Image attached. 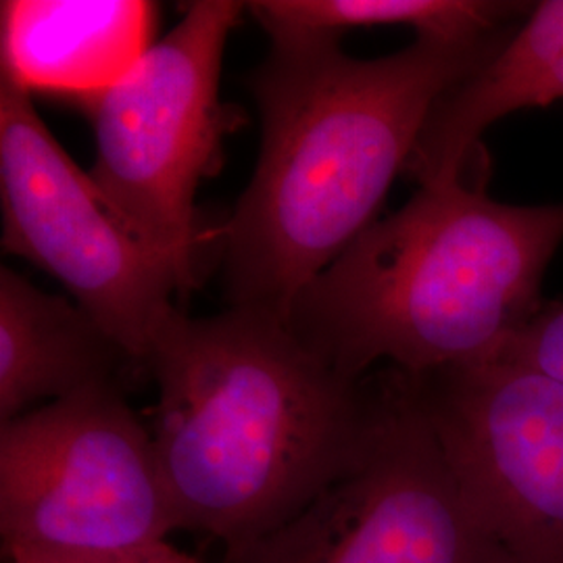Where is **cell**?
Masks as SVG:
<instances>
[{"mask_svg":"<svg viewBox=\"0 0 563 563\" xmlns=\"http://www.w3.org/2000/svg\"><path fill=\"white\" fill-rule=\"evenodd\" d=\"M501 357L563 383V302H544L539 316L509 342Z\"/></svg>","mask_w":563,"mask_h":563,"instance_id":"obj_13","label":"cell"},{"mask_svg":"<svg viewBox=\"0 0 563 563\" xmlns=\"http://www.w3.org/2000/svg\"><path fill=\"white\" fill-rule=\"evenodd\" d=\"M180 520L153 434L102 384L0 423L2 551L115 555L165 543Z\"/></svg>","mask_w":563,"mask_h":563,"instance_id":"obj_5","label":"cell"},{"mask_svg":"<svg viewBox=\"0 0 563 563\" xmlns=\"http://www.w3.org/2000/svg\"><path fill=\"white\" fill-rule=\"evenodd\" d=\"M514 27L416 38L380 59L349 57L339 41L272 42L246 78L262 115L257 167L220 232L228 305L288 322L302 288L374 223L432 107Z\"/></svg>","mask_w":563,"mask_h":563,"instance_id":"obj_1","label":"cell"},{"mask_svg":"<svg viewBox=\"0 0 563 563\" xmlns=\"http://www.w3.org/2000/svg\"><path fill=\"white\" fill-rule=\"evenodd\" d=\"M159 386L155 449L180 530L225 549L295 518L360 455L378 374L346 378L280 318L174 309L146 362Z\"/></svg>","mask_w":563,"mask_h":563,"instance_id":"obj_2","label":"cell"},{"mask_svg":"<svg viewBox=\"0 0 563 563\" xmlns=\"http://www.w3.org/2000/svg\"><path fill=\"white\" fill-rule=\"evenodd\" d=\"M532 7L488 0H255L246 11L272 42L339 41L360 27L401 25L416 38L483 41Z\"/></svg>","mask_w":563,"mask_h":563,"instance_id":"obj_12","label":"cell"},{"mask_svg":"<svg viewBox=\"0 0 563 563\" xmlns=\"http://www.w3.org/2000/svg\"><path fill=\"white\" fill-rule=\"evenodd\" d=\"M155 23L142 0H2L0 78L86 104L141 63Z\"/></svg>","mask_w":563,"mask_h":563,"instance_id":"obj_9","label":"cell"},{"mask_svg":"<svg viewBox=\"0 0 563 563\" xmlns=\"http://www.w3.org/2000/svg\"><path fill=\"white\" fill-rule=\"evenodd\" d=\"M4 558L7 563H197L167 541L115 555H57L41 551H11L4 553Z\"/></svg>","mask_w":563,"mask_h":563,"instance_id":"obj_14","label":"cell"},{"mask_svg":"<svg viewBox=\"0 0 563 563\" xmlns=\"http://www.w3.org/2000/svg\"><path fill=\"white\" fill-rule=\"evenodd\" d=\"M142 369L80 305L0 269V423ZM144 372V369H142Z\"/></svg>","mask_w":563,"mask_h":563,"instance_id":"obj_11","label":"cell"},{"mask_svg":"<svg viewBox=\"0 0 563 563\" xmlns=\"http://www.w3.org/2000/svg\"><path fill=\"white\" fill-rule=\"evenodd\" d=\"M555 101H563V0H544L437 101L405 172L420 186L463 180L490 125Z\"/></svg>","mask_w":563,"mask_h":563,"instance_id":"obj_10","label":"cell"},{"mask_svg":"<svg viewBox=\"0 0 563 563\" xmlns=\"http://www.w3.org/2000/svg\"><path fill=\"white\" fill-rule=\"evenodd\" d=\"M563 202L507 205L483 181L422 186L302 288L290 330L346 378L376 363L409 376L504 355L544 301Z\"/></svg>","mask_w":563,"mask_h":563,"instance_id":"obj_3","label":"cell"},{"mask_svg":"<svg viewBox=\"0 0 563 563\" xmlns=\"http://www.w3.org/2000/svg\"><path fill=\"white\" fill-rule=\"evenodd\" d=\"M413 378L484 530L511 563H563V383L507 357Z\"/></svg>","mask_w":563,"mask_h":563,"instance_id":"obj_8","label":"cell"},{"mask_svg":"<svg viewBox=\"0 0 563 563\" xmlns=\"http://www.w3.org/2000/svg\"><path fill=\"white\" fill-rule=\"evenodd\" d=\"M2 249L76 297L144 372L180 292L174 269L134 239L41 120L34 99L0 78Z\"/></svg>","mask_w":563,"mask_h":563,"instance_id":"obj_7","label":"cell"},{"mask_svg":"<svg viewBox=\"0 0 563 563\" xmlns=\"http://www.w3.org/2000/svg\"><path fill=\"white\" fill-rule=\"evenodd\" d=\"M222 563H511L465 501L418 380L378 374L360 455L295 518Z\"/></svg>","mask_w":563,"mask_h":563,"instance_id":"obj_6","label":"cell"},{"mask_svg":"<svg viewBox=\"0 0 563 563\" xmlns=\"http://www.w3.org/2000/svg\"><path fill=\"white\" fill-rule=\"evenodd\" d=\"M244 11L236 0L190 2L120 84L81 104L95 130L90 178L101 201L174 269L180 292L201 280L207 234L195 197L222 162L223 51Z\"/></svg>","mask_w":563,"mask_h":563,"instance_id":"obj_4","label":"cell"}]
</instances>
